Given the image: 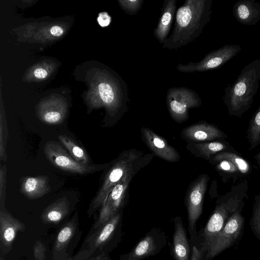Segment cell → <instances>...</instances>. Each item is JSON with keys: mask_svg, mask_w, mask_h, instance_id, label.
<instances>
[{"mask_svg": "<svg viewBox=\"0 0 260 260\" xmlns=\"http://www.w3.org/2000/svg\"><path fill=\"white\" fill-rule=\"evenodd\" d=\"M212 6V0H186L177 10L173 30L162 48L177 50L196 40L210 20Z\"/></svg>", "mask_w": 260, "mask_h": 260, "instance_id": "cell-1", "label": "cell"}, {"mask_svg": "<svg viewBox=\"0 0 260 260\" xmlns=\"http://www.w3.org/2000/svg\"><path fill=\"white\" fill-rule=\"evenodd\" d=\"M153 157L136 149H126L110 162L107 169L102 184L91 202L90 210L94 211L103 206L109 194L123 179L128 176H135L140 170L148 165Z\"/></svg>", "mask_w": 260, "mask_h": 260, "instance_id": "cell-2", "label": "cell"}, {"mask_svg": "<svg viewBox=\"0 0 260 260\" xmlns=\"http://www.w3.org/2000/svg\"><path fill=\"white\" fill-rule=\"evenodd\" d=\"M259 80L258 58L245 66L235 82L224 89L223 101L230 115L240 116L250 108L259 86Z\"/></svg>", "mask_w": 260, "mask_h": 260, "instance_id": "cell-3", "label": "cell"}, {"mask_svg": "<svg viewBox=\"0 0 260 260\" xmlns=\"http://www.w3.org/2000/svg\"><path fill=\"white\" fill-rule=\"evenodd\" d=\"M245 196L232 191L221 197L216 202L215 208L205 225L202 234L203 242L200 248L204 253L223 228L230 216L244 203Z\"/></svg>", "mask_w": 260, "mask_h": 260, "instance_id": "cell-4", "label": "cell"}, {"mask_svg": "<svg viewBox=\"0 0 260 260\" xmlns=\"http://www.w3.org/2000/svg\"><path fill=\"white\" fill-rule=\"evenodd\" d=\"M48 160L56 168L79 174H89L107 169L110 163L84 165L75 160L59 144L54 141L47 142L44 148Z\"/></svg>", "mask_w": 260, "mask_h": 260, "instance_id": "cell-5", "label": "cell"}, {"mask_svg": "<svg viewBox=\"0 0 260 260\" xmlns=\"http://www.w3.org/2000/svg\"><path fill=\"white\" fill-rule=\"evenodd\" d=\"M166 103L172 118L176 122L181 123L188 119L189 110L200 107L202 102L193 90L179 87L168 89Z\"/></svg>", "mask_w": 260, "mask_h": 260, "instance_id": "cell-6", "label": "cell"}, {"mask_svg": "<svg viewBox=\"0 0 260 260\" xmlns=\"http://www.w3.org/2000/svg\"><path fill=\"white\" fill-rule=\"evenodd\" d=\"M242 204L230 216L223 228L211 243L205 260H211L225 249L233 246L242 235L244 217L241 214Z\"/></svg>", "mask_w": 260, "mask_h": 260, "instance_id": "cell-7", "label": "cell"}, {"mask_svg": "<svg viewBox=\"0 0 260 260\" xmlns=\"http://www.w3.org/2000/svg\"><path fill=\"white\" fill-rule=\"evenodd\" d=\"M239 45H225L208 53L197 62H190L186 64L179 63L177 70L181 73H194L217 69L236 56L241 50Z\"/></svg>", "mask_w": 260, "mask_h": 260, "instance_id": "cell-8", "label": "cell"}, {"mask_svg": "<svg viewBox=\"0 0 260 260\" xmlns=\"http://www.w3.org/2000/svg\"><path fill=\"white\" fill-rule=\"evenodd\" d=\"M209 177L200 175L189 185L185 196L188 230L192 241L197 237L196 223L202 213L203 204Z\"/></svg>", "mask_w": 260, "mask_h": 260, "instance_id": "cell-9", "label": "cell"}, {"mask_svg": "<svg viewBox=\"0 0 260 260\" xmlns=\"http://www.w3.org/2000/svg\"><path fill=\"white\" fill-rule=\"evenodd\" d=\"M166 242L164 232L154 228L147 232L129 252L122 255L120 260H143L155 255L165 246Z\"/></svg>", "mask_w": 260, "mask_h": 260, "instance_id": "cell-10", "label": "cell"}, {"mask_svg": "<svg viewBox=\"0 0 260 260\" xmlns=\"http://www.w3.org/2000/svg\"><path fill=\"white\" fill-rule=\"evenodd\" d=\"M134 176L123 179L113 189L102 206L100 221L105 223L120 212L126 201L129 183Z\"/></svg>", "mask_w": 260, "mask_h": 260, "instance_id": "cell-11", "label": "cell"}, {"mask_svg": "<svg viewBox=\"0 0 260 260\" xmlns=\"http://www.w3.org/2000/svg\"><path fill=\"white\" fill-rule=\"evenodd\" d=\"M143 142L157 157L170 162L178 161L181 156L176 149L161 136L146 127L141 129Z\"/></svg>", "mask_w": 260, "mask_h": 260, "instance_id": "cell-12", "label": "cell"}, {"mask_svg": "<svg viewBox=\"0 0 260 260\" xmlns=\"http://www.w3.org/2000/svg\"><path fill=\"white\" fill-rule=\"evenodd\" d=\"M181 136L188 143L210 142L217 138L226 137V135L217 127L205 122L195 123L184 128Z\"/></svg>", "mask_w": 260, "mask_h": 260, "instance_id": "cell-13", "label": "cell"}, {"mask_svg": "<svg viewBox=\"0 0 260 260\" xmlns=\"http://www.w3.org/2000/svg\"><path fill=\"white\" fill-rule=\"evenodd\" d=\"M174 232L172 243V252L175 260H190V246L186 230L180 217L174 218Z\"/></svg>", "mask_w": 260, "mask_h": 260, "instance_id": "cell-14", "label": "cell"}, {"mask_svg": "<svg viewBox=\"0 0 260 260\" xmlns=\"http://www.w3.org/2000/svg\"><path fill=\"white\" fill-rule=\"evenodd\" d=\"M233 15L242 24L255 25L260 21V3L255 0L237 1L233 6Z\"/></svg>", "mask_w": 260, "mask_h": 260, "instance_id": "cell-15", "label": "cell"}, {"mask_svg": "<svg viewBox=\"0 0 260 260\" xmlns=\"http://www.w3.org/2000/svg\"><path fill=\"white\" fill-rule=\"evenodd\" d=\"M49 177L46 175L26 176L21 180L20 192L28 199H35L50 191Z\"/></svg>", "mask_w": 260, "mask_h": 260, "instance_id": "cell-16", "label": "cell"}, {"mask_svg": "<svg viewBox=\"0 0 260 260\" xmlns=\"http://www.w3.org/2000/svg\"><path fill=\"white\" fill-rule=\"evenodd\" d=\"M177 0H166L162 5L158 22L153 31L155 38L164 44L170 32L176 10Z\"/></svg>", "mask_w": 260, "mask_h": 260, "instance_id": "cell-17", "label": "cell"}, {"mask_svg": "<svg viewBox=\"0 0 260 260\" xmlns=\"http://www.w3.org/2000/svg\"><path fill=\"white\" fill-rule=\"evenodd\" d=\"M186 148L192 154L210 160L212 156L226 149L225 144L218 141L188 143Z\"/></svg>", "mask_w": 260, "mask_h": 260, "instance_id": "cell-18", "label": "cell"}, {"mask_svg": "<svg viewBox=\"0 0 260 260\" xmlns=\"http://www.w3.org/2000/svg\"><path fill=\"white\" fill-rule=\"evenodd\" d=\"M58 138L75 160L82 164L90 165V160L86 151L73 139L63 135H59Z\"/></svg>", "mask_w": 260, "mask_h": 260, "instance_id": "cell-19", "label": "cell"}, {"mask_svg": "<svg viewBox=\"0 0 260 260\" xmlns=\"http://www.w3.org/2000/svg\"><path fill=\"white\" fill-rule=\"evenodd\" d=\"M217 162L221 160H228L234 165L242 174L247 173L250 170L248 162L242 157L233 153L220 152L213 156L210 160Z\"/></svg>", "mask_w": 260, "mask_h": 260, "instance_id": "cell-20", "label": "cell"}, {"mask_svg": "<svg viewBox=\"0 0 260 260\" xmlns=\"http://www.w3.org/2000/svg\"><path fill=\"white\" fill-rule=\"evenodd\" d=\"M40 119L48 124H57L60 123L64 118V110L63 108L54 107L43 108L39 113Z\"/></svg>", "mask_w": 260, "mask_h": 260, "instance_id": "cell-21", "label": "cell"}, {"mask_svg": "<svg viewBox=\"0 0 260 260\" xmlns=\"http://www.w3.org/2000/svg\"><path fill=\"white\" fill-rule=\"evenodd\" d=\"M68 200L66 197L59 199L48 207L45 215L50 221L59 220L67 211Z\"/></svg>", "mask_w": 260, "mask_h": 260, "instance_id": "cell-22", "label": "cell"}, {"mask_svg": "<svg viewBox=\"0 0 260 260\" xmlns=\"http://www.w3.org/2000/svg\"><path fill=\"white\" fill-rule=\"evenodd\" d=\"M248 138L251 149L260 143V105L251 119Z\"/></svg>", "mask_w": 260, "mask_h": 260, "instance_id": "cell-23", "label": "cell"}, {"mask_svg": "<svg viewBox=\"0 0 260 260\" xmlns=\"http://www.w3.org/2000/svg\"><path fill=\"white\" fill-rule=\"evenodd\" d=\"M250 225L253 233L260 241V193L255 197Z\"/></svg>", "mask_w": 260, "mask_h": 260, "instance_id": "cell-24", "label": "cell"}, {"mask_svg": "<svg viewBox=\"0 0 260 260\" xmlns=\"http://www.w3.org/2000/svg\"><path fill=\"white\" fill-rule=\"evenodd\" d=\"M8 128L4 117L1 116L0 122V159L6 161L7 160L6 145L8 140Z\"/></svg>", "mask_w": 260, "mask_h": 260, "instance_id": "cell-25", "label": "cell"}, {"mask_svg": "<svg viewBox=\"0 0 260 260\" xmlns=\"http://www.w3.org/2000/svg\"><path fill=\"white\" fill-rule=\"evenodd\" d=\"M118 2L125 13L129 15L137 14L143 4V0H119Z\"/></svg>", "mask_w": 260, "mask_h": 260, "instance_id": "cell-26", "label": "cell"}, {"mask_svg": "<svg viewBox=\"0 0 260 260\" xmlns=\"http://www.w3.org/2000/svg\"><path fill=\"white\" fill-rule=\"evenodd\" d=\"M7 168L5 165L0 168V201L1 204L5 202L6 190Z\"/></svg>", "mask_w": 260, "mask_h": 260, "instance_id": "cell-27", "label": "cell"}, {"mask_svg": "<svg viewBox=\"0 0 260 260\" xmlns=\"http://www.w3.org/2000/svg\"><path fill=\"white\" fill-rule=\"evenodd\" d=\"M216 166L218 170L228 173H236L239 172L237 168L228 160L220 161Z\"/></svg>", "mask_w": 260, "mask_h": 260, "instance_id": "cell-28", "label": "cell"}, {"mask_svg": "<svg viewBox=\"0 0 260 260\" xmlns=\"http://www.w3.org/2000/svg\"><path fill=\"white\" fill-rule=\"evenodd\" d=\"M97 20L100 26L105 27L110 24L111 17L107 12H101L99 14Z\"/></svg>", "mask_w": 260, "mask_h": 260, "instance_id": "cell-29", "label": "cell"}, {"mask_svg": "<svg viewBox=\"0 0 260 260\" xmlns=\"http://www.w3.org/2000/svg\"><path fill=\"white\" fill-rule=\"evenodd\" d=\"M72 233L71 230L69 227H66L62 229L58 234L57 240L61 243L66 241L71 236Z\"/></svg>", "mask_w": 260, "mask_h": 260, "instance_id": "cell-30", "label": "cell"}, {"mask_svg": "<svg viewBox=\"0 0 260 260\" xmlns=\"http://www.w3.org/2000/svg\"><path fill=\"white\" fill-rule=\"evenodd\" d=\"M204 252L196 246L192 247L190 260H202Z\"/></svg>", "mask_w": 260, "mask_h": 260, "instance_id": "cell-31", "label": "cell"}, {"mask_svg": "<svg viewBox=\"0 0 260 260\" xmlns=\"http://www.w3.org/2000/svg\"><path fill=\"white\" fill-rule=\"evenodd\" d=\"M15 233L14 229L12 228H8L4 232V236L5 239L8 241H12L15 237Z\"/></svg>", "mask_w": 260, "mask_h": 260, "instance_id": "cell-32", "label": "cell"}, {"mask_svg": "<svg viewBox=\"0 0 260 260\" xmlns=\"http://www.w3.org/2000/svg\"><path fill=\"white\" fill-rule=\"evenodd\" d=\"M34 76L39 79H43L46 77L48 75L47 72L42 68L36 69L34 72Z\"/></svg>", "mask_w": 260, "mask_h": 260, "instance_id": "cell-33", "label": "cell"}, {"mask_svg": "<svg viewBox=\"0 0 260 260\" xmlns=\"http://www.w3.org/2000/svg\"><path fill=\"white\" fill-rule=\"evenodd\" d=\"M50 33L54 36L59 37L63 33V29L57 25L52 26L50 30Z\"/></svg>", "mask_w": 260, "mask_h": 260, "instance_id": "cell-34", "label": "cell"}, {"mask_svg": "<svg viewBox=\"0 0 260 260\" xmlns=\"http://www.w3.org/2000/svg\"><path fill=\"white\" fill-rule=\"evenodd\" d=\"M256 158H257V160H258L259 161V163H260V153H258L256 156Z\"/></svg>", "mask_w": 260, "mask_h": 260, "instance_id": "cell-35", "label": "cell"}]
</instances>
